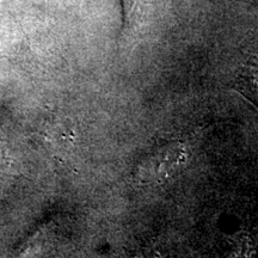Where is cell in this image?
Here are the masks:
<instances>
[{
  "label": "cell",
  "instance_id": "6da1fadb",
  "mask_svg": "<svg viewBox=\"0 0 258 258\" xmlns=\"http://www.w3.org/2000/svg\"><path fill=\"white\" fill-rule=\"evenodd\" d=\"M122 25L118 44L131 47L150 25L154 9L153 0H120Z\"/></svg>",
  "mask_w": 258,
  "mask_h": 258
},
{
  "label": "cell",
  "instance_id": "7a4b0ae2",
  "mask_svg": "<svg viewBox=\"0 0 258 258\" xmlns=\"http://www.w3.org/2000/svg\"><path fill=\"white\" fill-rule=\"evenodd\" d=\"M41 135L47 145L55 148H64L72 146L76 140V133L71 124H66L64 121H51L43 124Z\"/></svg>",
  "mask_w": 258,
  "mask_h": 258
}]
</instances>
